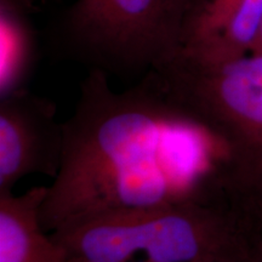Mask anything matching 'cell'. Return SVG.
Wrapping results in <instances>:
<instances>
[{
	"mask_svg": "<svg viewBox=\"0 0 262 262\" xmlns=\"http://www.w3.org/2000/svg\"><path fill=\"white\" fill-rule=\"evenodd\" d=\"M250 54L261 55V56H262V21H261V25H260V29H258V33H257L256 41H255L253 50H251Z\"/></svg>",
	"mask_w": 262,
	"mask_h": 262,
	"instance_id": "obj_9",
	"label": "cell"
},
{
	"mask_svg": "<svg viewBox=\"0 0 262 262\" xmlns=\"http://www.w3.org/2000/svg\"><path fill=\"white\" fill-rule=\"evenodd\" d=\"M194 0H77L48 29L51 56L134 78L176 54Z\"/></svg>",
	"mask_w": 262,
	"mask_h": 262,
	"instance_id": "obj_3",
	"label": "cell"
},
{
	"mask_svg": "<svg viewBox=\"0 0 262 262\" xmlns=\"http://www.w3.org/2000/svg\"><path fill=\"white\" fill-rule=\"evenodd\" d=\"M51 235L71 262H245L262 244L220 193L110 212Z\"/></svg>",
	"mask_w": 262,
	"mask_h": 262,
	"instance_id": "obj_2",
	"label": "cell"
},
{
	"mask_svg": "<svg viewBox=\"0 0 262 262\" xmlns=\"http://www.w3.org/2000/svg\"><path fill=\"white\" fill-rule=\"evenodd\" d=\"M201 125L220 150L217 187L262 242V91L211 111Z\"/></svg>",
	"mask_w": 262,
	"mask_h": 262,
	"instance_id": "obj_4",
	"label": "cell"
},
{
	"mask_svg": "<svg viewBox=\"0 0 262 262\" xmlns=\"http://www.w3.org/2000/svg\"><path fill=\"white\" fill-rule=\"evenodd\" d=\"M195 123L173 106L155 71L123 93L91 70L63 122L57 175L40 219L47 232L116 211L215 194V170L170 157V139Z\"/></svg>",
	"mask_w": 262,
	"mask_h": 262,
	"instance_id": "obj_1",
	"label": "cell"
},
{
	"mask_svg": "<svg viewBox=\"0 0 262 262\" xmlns=\"http://www.w3.org/2000/svg\"><path fill=\"white\" fill-rule=\"evenodd\" d=\"M47 193L45 186L21 195L0 193V262H71L42 227L40 211Z\"/></svg>",
	"mask_w": 262,
	"mask_h": 262,
	"instance_id": "obj_7",
	"label": "cell"
},
{
	"mask_svg": "<svg viewBox=\"0 0 262 262\" xmlns=\"http://www.w3.org/2000/svg\"><path fill=\"white\" fill-rule=\"evenodd\" d=\"M33 0H2L0 96L25 89L35 62L37 41L29 15Z\"/></svg>",
	"mask_w": 262,
	"mask_h": 262,
	"instance_id": "obj_8",
	"label": "cell"
},
{
	"mask_svg": "<svg viewBox=\"0 0 262 262\" xmlns=\"http://www.w3.org/2000/svg\"><path fill=\"white\" fill-rule=\"evenodd\" d=\"M262 21V0H194L182 49L209 61L250 54Z\"/></svg>",
	"mask_w": 262,
	"mask_h": 262,
	"instance_id": "obj_6",
	"label": "cell"
},
{
	"mask_svg": "<svg viewBox=\"0 0 262 262\" xmlns=\"http://www.w3.org/2000/svg\"><path fill=\"white\" fill-rule=\"evenodd\" d=\"M245 262H262V244L254 251L253 255Z\"/></svg>",
	"mask_w": 262,
	"mask_h": 262,
	"instance_id": "obj_10",
	"label": "cell"
},
{
	"mask_svg": "<svg viewBox=\"0 0 262 262\" xmlns=\"http://www.w3.org/2000/svg\"><path fill=\"white\" fill-rule=\"evenodd\" d=\"M56 114L52 101L26 88L0 96V193L33 173L57 175L63 122Z\"/></svg>",
	"mask_w": 262,
	"mask_h": 262,
	"instance_id": "obj_5",
	"label": "cell"
}]
</instances>
